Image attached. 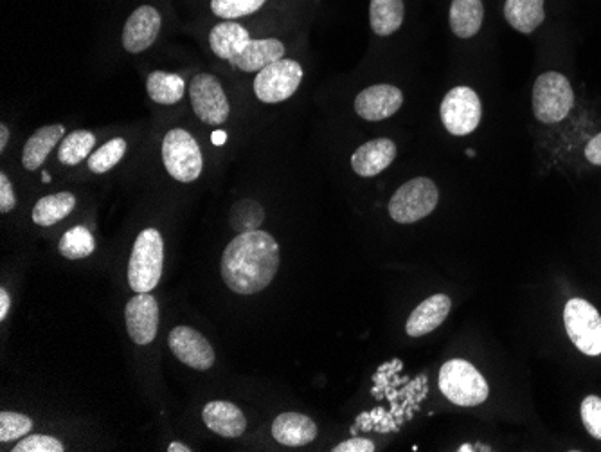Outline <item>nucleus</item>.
<instances>
[{"label": "nucleus", "mask_w": 601, "mask_h": 452, "mask_svg": "<svg viewBox=\"0 0 601 452\" xmlns=\"http://www.w3.org/2000/svg\"><path fill=\"white\" fill-rule=\"evenodd\" d=\"M279 269V245L265 231L240 233L222 254V278L240 296L267 289Z\"/></svg>", "instance_id": "1"}, {"label": "nucleus", "mask_w": 601, "mask_h": 452, "mask_svg": "<svg viewBox=\"0 0 601 452\" xmlns=\"http://www.w3.org/2000/svg\"><path fill=\"white\" fill-rule=\"evenodd\" d=\"M164 267V242L157 229H144L135 238L128 262V283L135 292H150L159 285Z\"/></svg>", "instance_id": "2"}, {"label": "nucleus", "mask_w": 601, "mask_h": 452, "mask_svg": "<svg viewBox=\"0 0 601 452\" xmlns=\"http://www.w3.org/2000/svg\"><path fill=\"white\" fill-rule=\"evenodd\" d=\"M440 389L452 404L461 407L479 406L490 395L485 377L476 366L463 359H454L441 366Z\"/></svg>", "instance_id": "3"}, {"label": "nucleus", "mask_w": 601, "mask_h": 452, "mask_svg": "<svg viewBox=\"0 0 601 452\" xmlns=\"http://www.w3.org/2000/svg\"><path fill=\"white\" fill-rule=\"evenodd\" d=\"M162 163L175 181H197L204 170V157L197 139L184 128H173L162 139Z\"/></svg>", "instance_id": "4"}, {"label": "nucleus", "mask_w": 601, "mask_h": 452, "mask_svg": "<svg viewBox=\"0 0 601 452\" xmlns=\"http://www.w3.org/2000/svg\"><path fill=\"white\" fill-rule=\"evenodd\" d=\"M575 107V92L564 74H540L533 85V112L540 123L555 125Z\"/></svg>", "instance_id": "5"}, {"label": "nucleus", "mask_w": 601, "mask_h": 452, "mask_svg": "<svg viewBox=\"0 0 601 452\" xmlns=\"http://www.w3.org/2000/svg\"><path fill=\"white\" fill-rule=\"evenodd\" d=\"M440 202L438 186L427 177L405 182L389 200V215L398 224H414L429 217Z\"/></svg>", "instance_id": "6"}, {"label": "nucleus", "mask_w": 601, "mask_h": 452, "mask_svg": "<svg viewBox=\"0 0 601 452\" xmlns=\"http://www.w3.org/2000/svg\"><path fill=\"white\" fill-rule=\"evenodd\" d=\"M564 325L580 352L589 357L601 355V316L589 301L569 299L564 308Z\"/></svg>", "instance_id": "7"}, {"label": "nucleus", "mask_w": 601, "mask_h": 452, "mask_svg": "<svg viewBox=\"0 0 601 452\" xmlns=\"http://www.w3.org/2000/svg\"><path fill=\"white\" fill-rule=\"evenodd\" d=\"M303 67L296 60H278L256 74L254 94L261 103H283L296 94L303 82Z\"/></svg>", "instance_id": "8"}, {"label": "nucleus", "mask_w": 601, "mask_h": 452, "mask_svg": "<svg viewBox=\"0 0 601 452\" xmlns=\"http://www.w3.org/2000/svg\"><path fill=\"white\" fill-rule=\"evenodd\" d=\"M441 121L452 136L472 134L483 116V107L477 92L470 87H454L441 101Z\"/></svg>", "instance_id": "9"}, {"label": "nucleus", "mask_w": 601, "mask_h": 452, "mask_svg": "<svg viewBox=\"0 0 601 452\" xmlns=\"http://www.w3.org/2000/svg\"><path fill=\"white\" fill-rule=\"evenodd\" d=\"M189 100L197 118L211 127L224 125L231 114L224 87L213 74L200 73L191 80Z\"/></svg>", "instance_id": "10"}, {"label": "nucleus", "mask_w": 601, "mask_h": 452, "mask_svg": "<svg viewBox=\"0 0 601 452\" xmlns=\"http://www.w3.org/2000/svg\"><path fill=\"white\" fill-rule=\"evenodd\" d=\"M171 352L189 368L206 371L215 364V352L206 337L191 326H177L168 335Z\"/></svg>", "instance_id": "11"}, {"label": "nucleus", "mask_w": 601, "mask_h": 452, "mask_svg": "<svg viewBox=\"0 0 601 452\" xmlns=\"http://www.w3.org/2000/svg\"><path fill=\"white\" fill-rule=\"evenodd\" d=\"M126 330L139 346L152 343L159 332V305L150 292H137L125 308Z\"/></svg>", "instance_id": "12"}, {"label": "nucleus", "mask_w": 601, "mask_h": 452, "mask_svg": "<svg viewBox=\"0 0 601 452\" xmlns=\"http://www.w3.org/2000/svg\"><path fill=\"white\" fill-rule=\"evenodd\" d=\"M162 28V17L159 11L150 4L139 6L126 20L123 28V47L132 55H139L155 44Z\"/></svg>", "instance_id": "13"}, {"label": "nucleus", "mask_w": 601, "mask_h": 452, "mask_svg": "<svg viewBox=\"0 0 601 452\" xmlns=\"http://www.w3.org/2000/svg\"><path fill=\"white\" fill-rule=\"evenodd\" d=\"M402 105H404L402 91L395 85L380 83L360 92L355 100V112L359 114V118L366 121H384L395 116L396 112L402 109Z\"/></svg>", "instance_id": "14"}, {"label": "nucleus", "mask_w": 601, "mask_h": 452, "mask_svg": "<svg viewBox=\"0 0 601 452\" xmlns=\"http://www.w3.org/2000/svg\"><path fill=\"white\" fill-rule=\"evenodd\" d=\"M396 157V145L387 137H378L357 148L351 155V168L360 177H375L386 172Z\"/></svg>", "instance_id": "15"}, {"label": "nucleus", "mask_w": 601, "mask_h": 452, "mask_svg": "<svg viewBox=\"0 0 601 452\" xmlns=\"http://www.w3.org/2000/svg\"><path fill=\"white\" fill-rule=\"evenodd\" d=\"M450 308H452V301L449 296L434 294L414 308L413 314L407 319L405 332L411 337L431 334L449 317Z\"/></svg>", "instance_id": "16"}, {"label": "nucleus", "mask_w": 601, "mask_h": 452, "mask_svg": "<svg viewBox=\"0 0 601 452\" xmlns=\"http://www.w3.org/2000/svg\"><path fill=\"white\" fill-rule=\"evenodd\" d=\"M202 420L209 431L224 438H238L247 429V418L242 409L225 400L209 402L202 411Z\"/></svg>", "instance_id": "17"}, {"label": "nucleus", "mask_w": 601, "mask_h": 452, "mask_svg": "<svg viewBox=\"0 0 601 452\" xmlns=\"http://www.w3.org/2000/svg\"><path fill=\"white\" fill-rule=\"evenodd\" d=\"M251 40V33L233 20L220 22L209 31V46L213 53L229 64H234V60L242 55L243 49L249 46Z\"/></svg>", "instance_id": "18"}, {"label": "nucleus", "mask_w": 601, "mask_h": 452, "mask_svg": "<svg viewBox=\"0 0 601 452\" xmlns=\"http://www.w3.org/2000/svg\"><path fill=\"white\" fill-rule=\"evenodd\" d=\"M272 436L287 447H303L317 438V425L301 413H283L272 424Z\"/></svg>", "instance_id": "19"}, {"label": "nucleus", "mask_w": 601, "mask_h": 452, "mask_svg": "<svg viewBox=\"0 0 601 452\" xmlns=\"http://www.w3.org/2000/svg\"><path fill=\"white\" fill-rule=\"evenodd\" d=\"M285 58V46L278 38L251 40L242 55L234 60V67L243 73H260L267 65Z\"/></svg>", "instance_id": "20"}, {"label": "nucleus", "mask_w": 601, "mask_h": 452, "mask_svg": "<svg viewBox=\"0 0 601 452\" xmlns=\"http://www.w3.org/2000/svg\"><path fill=\"white\" fill-rule=\"evenodd\" d=\"M65 137L63 125H47L38 128L33 136L26 141L22 150V164L27 172H36L44 164L47 155L51 154L54 146L60 145Z\"/></svg>", "instance_id": "21"}, {"label": "nucleus", "mask_w": 601, "mask_h": 452, "mask_svg": "<svg viewBox=\"0 0 601 452\" xmlns=\"http://www.w3.org/2000/svg\"><path fill=\"white\" fill-rule=\"evenodd\" d=\"M483 19H485L483 0H452L449 22L450 29L456 37H476L483 26Z\"/></svg>", "instance_id": "22"}, {"label": "nucleus", "mask_w": 601, "mask_h": 452, "mask_svg": "<svg viewBox=\"0 0 601 452\" xmlns=\"http://www.w3.org/2000/svg\"><path fill=\"white\" fill-rule=\"evenodd\" d=\"M405 19L404 0H371L369 26L378 37H391L402 28Z\"/></svg>", "instance_id": "23"}, {"label": "nucleus", "mask_w": 601, "mask_h": 452, "mask_svg": "<svg viewBox=\"0 0 601 452\" xmlns=\"http://www.w3.org/2000/svg\"><path fill=\"white\" fill-rule=\"evenodd\" d=\"M504 17L515 31L530 35L546 19L544 0H506Z\"/></svg>", "instance_id": "24"}, {"label": "nucleus", "mask_w": 601, "mask_h": 452, "mask_svg": "<svg viewBox=\"0 0 601 452\" xmlns=\"http://www.w3.org/2000/svg\"><path fill=\"white\" fill-rule=\"evenodd\" d=\"M76 208V197L69 191H60L54 195H45L33 208V222L36 226L51 227L63 218L69 217Z\"/></svg>", "instance_id": "25"}, {"label": "nucleus", "mask_w": 601, "mask_h": 452, "mask_svg": "<svg viewBox=\"0 0 601 452\" xmlns=\"http://www.w3.org/2000/svg\"><path fill=\"white\" fill-rule=\"evenodd\" d=\"M146 92L159 105H175L184 98L186 82L179 74L153 71L146 80Z\"/></svg>", "instance_id": "26"}, {"label": "nucleus", "mask_w": 601, "mask_h": 452, "mask_svg": "<svg viewBox=\"0 0 601 452\" xmlns=\"http://www.w3.org/2000/svg\"><path fill=\"white\" fill-rule=\"evenodd\" d=\"M96 146V136L89 130H76L67 137H63L58 146V159L65 166H76L81 161L89 159Z\"/></svg>", "instance_id": "27"}, {"label": "nucleus", "mask_w": 601, "mask_h": 452, "mask_svg": "<svg viewBox=\"0 0 601 452\" xmlns=\"http://www.w3.org/2000/svg\"><path fill=\"white\" fill-rule=\"evenodd\" d=\"M58 249L67 260H83L96 251V240L87 227L76 226L62 236Z\"/></svg>", "instance_id": "28"}, {"label": "nucleus", "mask_w": 601, "mask_h": 452, "mask_svg": "<svg viewBox=\"0 0 601 452\" xmlns=\"http://www.w3.org/2000/svg\"><path fill=\"white\" fill-rule=\"evenodd\" d=\"M265 220V211L256 200H240L234 204L229 215V224L236 233L258 231Z\"/></svg>", "instance_id": "29"}, {"label": "nucleus", "mask_w": 601, "mask_h": 452, "mask_svg": "<svg viewBox=\"0 0 601 452\" xmlns=\"http://www.w3.org/2000/svg\"><path fill=\"white\" fill-rule=\"evenodd\" d=\"M126 148H128V145H126L123 137L110 139L108 143H105L99 150L90 155L89 161H87L90 172L96 173V175L110 172L114 166L121 163V159L125 157Z\"/></svg>", "instance_id": "30"}, {"label": "nucleus", "mask_w": 601, "mask_h": 452, "mask_svg": "<svg viewBox=\"0 0 601 452\" xmlns=\"http://www.w3.org/2000/svg\"><path fill=\"white\" fill-rule=\"evenodd\" d=\"M267 0H211V11L224 20L242 19L260 11Z\"/></svg>", "instance_id": "31"}, {"label": "nucleus", "mask_w": 601, "mask_h": 452, "mask_svg": "<svg viewBox=\"0 0 601 452\" xmlns=\"http://www.w3.org/2000/svg\"><path fill=\"white\" fill-rule=\"evenodd\" d=\"M31 429H33V420L29 416L13 413V411L0 413V442L18 440L31 433Z\"/></svg>", "instance_id": "32"}, {"label": "nucleus", "mask_w": 601, "mask_h": 452, "mask_svg": "<svg viewBox=\"0 0 601 452\" xmlns=\"http://www.w3.org/2000/svg\"><path fill=\"white\" fill-rule=\"evenodd\" d=\"M65 447L60 440L54 436H45V434H35L27 436L22 442L15 445L13 452H63Z\"/></svg>", "instance_id": "33"}, {"label": "nucleus", "mask_w": 601, "mask_h": 452, "mask_svg": "<svg viewBox=\"0 0 601 452\" xmlns=\"http://www.w3.org/2000/svg\"><path fill=\"white\" fill-rule=\"evenodd\" d=\"M582 420L587 433L596 440H601V398L596 395L585 398L582 402Z\"/></svg>", "instance_id": "34"}, {"label": "nucleus", "mask_w": 601, "mask_h": 452, "mask_svg": "<svg viewBox=\"0 0 601 452\" xmlns=\"http://www.w3.org/2000/svg\"><path fill=\"white\" fill-rule=\"evenodd\" d=\"M17 206V197L6 173H0V213H11Z\"/></svg>", "instance_id": "35"}, {"label": "nucleus", "mask_w": 601, "mask_h": 452, "mask_svg": "<svg viewBox=\"0 0 601 452\" xmlns=\"http://www.w3.org/2000/svg\"><path fill=\"white\" fill-rule=\"evenodd\" d=\"M375 451V443L366 438H351L346 442L339 443L333 452H373Z\"/></svg>", "instance_id": "36"}, {"label": "nucleus", "mask_w": 601, "mask_h": 452, "mask_svg": "<svg viewBox=\"0 0 601 452\" xmlns=\"http://www.w3.org/2000/svg\"><path fill=\"white\" fill-rule=\"evenodd\" d=\"M585 157L594 166H601V132L589 141V145L585 148Z\"/></svg>", "instance_id": "37"}, {"label": "nucleus", "mask_w": 601, "mask_h": 452, "mask_svg": "<svg viewBox=\"0 0 601 452\" xmlns=\"http://www.w3.org/2000/svg\"><path fill=\"white\" fill-rule=\"evenodd\" d=\"M9 305H11V299H9L8 290L0 289V319L2 321L8 317Z\"/></svg>", "instance_id": "38"}, {"label": "nucleus", "mask_w": 601, "mask_h": 452, "mask_svg": "<svg viewBox=\"0 0 601 452\" xmlns=\"http://www.w3.org/2000/svg\"><path fill=\"white\" fill-rule=\"evenodd\" d=\"M9 134H11V132H9L8 125H4V123H2V125H0V152H4V150H6V146H8L9 141Z\"/></svg>", "instance_id": "39"}, {"label": "nucleus", "mask_w": 601, "mask_h": 452, "mask_svg": "<svg viewBox=\"0 0 601 452\" xmlns=\"http://www.w3.org/2000/svg\"><path fill=\"white\" fill-rule=\"evenodd\" d=\"M168 451H170V452H175V451L189 452V451H191V449H189V447H186V445H182V443H170V447H168Z\"/></svg>", "instance_id": "40"}, {"label": "nucleus", "mask_w": 601, "mask_h": 452, "mask_svg": "<svg viewBox=\"0 0 601 452\" xmlns=\"http://www.w3.org/2000/svg\"><path fill=\"white\" fill-rule=\"evenodd\" d=\"M213 141H215L216 145H222V143L225 141V134H222V132H216V134H213Z\"/></svg>", "instance_id": "41"}, {"label": "nucleus", "mask_w": 601, "mask_h": 452, "mask_svg": "<svg viewBox=\"0 0 601 452\" xmlns=\"http://www.w3.org/2000/svg\"><path fill=\"white\" fill-rule=\"evenodd\" d=\"M51 181V179H49V173L44 172V182H49Z\"/></svg>", "instance_id": "42"}]
</instances>
